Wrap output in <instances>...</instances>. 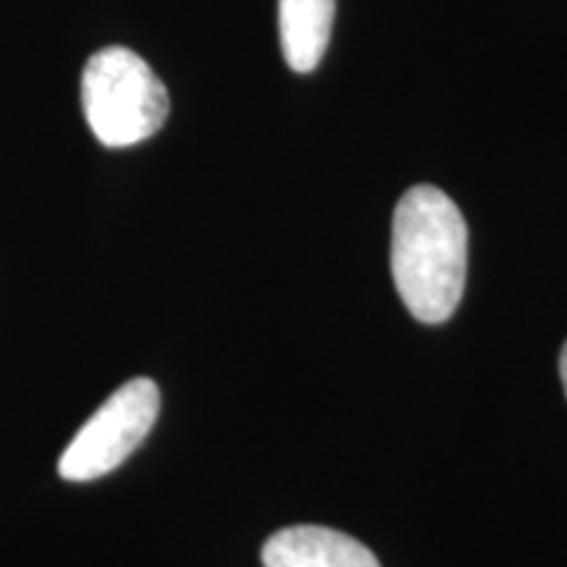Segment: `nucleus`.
<instances>
[{
	"mask_svg": "<svg viewBox=\"0 0 567 567\" xmlns=\"http://www.w3.org/2000/svg\"><path fill=\"white\" fill-rule=\"evenodd\" d=\"M161 392L151 379H132L92 413L59 460L61 478L84 484L116 471L153 431Z\"/></svg>",
	"mask_w": 567,
	"mask_h": 567,
	"instance_id": "3",
	"label": "nucleus"
},
{
	"mask_svg": "<svg viewBox=\"0 0 567 567\" xmlns=\"http://www.w3.org/2000/svg\"><path fill=\"white\" fill-rule=\"evenodd\" d=\"M266 567H381L358 538L323 526H292L274 534L264 547Z\"/></svg>",
	"mask_w": 567,
	"mask_h": 567,
	"instance_id": "4",
	"label": "nucleus"
},
{
	"mask_svg": "<svg viewBox=\"0 0 567 567\" xmlns=\"http://www.w3.org/2000/svg\"><path fill=\"white\" fill-rule=\"evenodd\" d=\"M467 224L434 184L400 197L392 221V276L400 300L423 323H442L463 300Z\"/></svg>",
	"mask_w": 567,
	"mask_h": 567,
	"instance_id": "1",
	"label": "nucleus"
},
{
	"mask_svg": "<svg viewBox=\"0 0 567 567\" xmlns=\"http://www.w3.org/2000/svg\"><path fill=\"white\" fill-rule=\"evenodd\" d=\"M559 379H563V386L567 394V342L563 347V352H559Z\"/></svg>",
	"mask_w": 567,
	"mask_h": 567,
	"instance_id": "6",
	"label": "nucleus"
},
{
	"mask_svg": "<svg viewBox=\"0 0 567 567\" xmlns=\"http://www.w3.org/2000/svg\"><path fill=\"white\" fill-rule=\"evenodd\" d=\"M82 111L105 147L153 137L168 116V92L147 61L130 48H103L82 71Z\"/></svg>",
	"mask_w": 567,
	"mask_h": 567,
	"instance_id": "2",
	"label": "nucleus"
},
{
	"mask_svg": "<svg viewBox=\"0 0 567 567\" xmlns=\"http://www.w3.org/2000/svg\"><path fill=\"white\" fill-rule=\"evenodd\" d=\"M337 0H279V38L289 69L308 74L323 61Z\"/></svg>",
	"mask_w": 567,
	"mask_h": 567,
	"instance_id": "5",
	"label": "nucleus"
}]
</instances>
